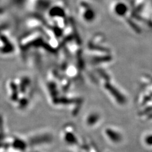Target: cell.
<instances>
[{
    "label": "cell",
    "mask_w": 152,
    "mask_h": 152,
    "mask_svg": "<svg viewBox=\"0 0 152 152\" xmlns=\"http://www.w3.org/2000/svg\"><path fill=\"white\" fill-rule=\"evenodd\" d=\"M103 88L106 92H107L109 95H110L111 97L113 98L114 100L117 101L116 102L118 104H123L126 103V98L125 95L121 92L115 84H113L110 82V79H107L105 83L103 84Z\"/></svg>",
    "instance_id": "1"
},
{
    "label": "cell",
    "mask_w": 152,
    "mask_h": 152,
    "mask_svg": "<svg viewBox=\"0 0 152 152\" xmlns=\"http://www.w3.org/2000/svg\"><path fill=\"white\" fill-rule=\"evenodd\" d=\"M82 9L81 13L86 22L93 23L97 20L98 13L93 3L86 1L82 4Z\"/></svg>",
    "instance_id": "2"
},
{
    "label": "cell",
    "mask_w": 152,
    "mask_h": 152,
    "mask_svg": "<svg viewBox=\"0 0 152 152\" xmlns=\"http://www.w3.org/2000/svg\"><path fill=\"white\" fill-rule=\"evenodd\" d=\"M104 134L107 138L114 143H118L122 140V134L119 130L113 127H108L104 130Z\"/></svg>",
    "instance_id": "3"
},
{
    "label": "cell",
    "mask_w": 152,
    "mask_h": 152,
    "mask_svg": "<svg viewBox=\"0 0 152 152\" xmlns=\"http://www.w3.org/2000/svg\"><path fill=\"white\" fill-rule=\"evenodd\" d=\"M102 121V116L98 112H91L87 116L86 122L90 126H97Z\"/></svg>",
    "instance_id": "4"
},
{
    "label": "cell",
    "mask_w": 152,
    "mask_h": 152,
    "mask_svg": "<svg viewBox=\"0 0 152 152\" xmlns=\"http://www.w3.org/2000/svg\"><path fill=\"white\" fill-rule=\"evenodd\" d=\"M144 141L146 145H152V134L146 135L145 137Z\"/></svg>",
    "instance_id": "5"
},
{
    "label": "cell",
    "mask_w": 152,
    "mask_h": 152,
    "mask_svg": "<svg viewBox=\"0 0 152 152\" xmlns=\"http://www.w3.org/2000/svg\"><path fill=\"white\" fill-rule=\"evenodd\" d=\"M148 22H149V23L151 25V26L152 27V10H151V13L150 14V16H149V18H148Z\"/></svg>",
    "instance_id": "6"
}]
</instances>
